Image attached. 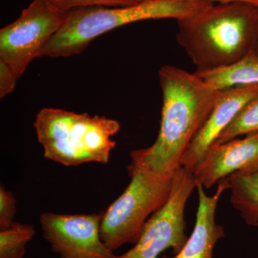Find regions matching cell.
I'll use <instances>...</instances> for the list:
<instances>
[{
	"mask_svg": "<svg viewBox=\"0 0 258 258\" xmlns=\"http://www.w3.org/2000/svg\"><path fill=\"white\" fill-rule=\"evenodd\" d=\"M162 91L160 128L151 147L130 153L132 163L157 175L173 174L181 167L185 152L208 118L219 91L196 74L175 66L159 70Z\"/></svg>",
	"mask_w": 258,
	"mask_h": 258,
	"instance_id": "obj_1",
	"label": "cell"
},
{
	"mask_svg": "<svg viewBox=\"0 0 258 258\" xmlns=\"http://www.w3.org/2000/svg\"><path fill=\"white\" fill-rule=\"evenodd\" d=\"M177 22L176 40L196 71L225 67L254 52L258 8L254 5L220 3Z\"/></svg>",
	"mask_w": 258,
	"mask_h": 258,
	"instance_id": "obj_2",
	"label": "cell"
},
{
	"mask_svg": "<svg viewBox=\"0 0 258 258\" xmlns=\"http://www.w3.org/2000/svg\"><path fill=\"white\" fill-rule=\"evenodd\" d=\"M208 0H147L122 8L88 7L71 10L40 57H70L82 53L97 37L128 24L149 20H184L208 9Z\"/></svg>",
	"mask_w": 258,
	"mask_h": 258,
	"instance_id": "obj_3",
	"label": "cell"
},
{
	"mask_svg": "<svg viewBox=\"0 0 258 258\" xmlns=\"http://www.w3.org/2000/svg\"><path fill=\"white\" fill-rule=\"evenodd\" d=\"M34 128L45 159L76 166L107 164L116 146L113 137L120 126L117 120L105 116L44 108L35 116Z\"/></svg>",
	"mask_w": 258,
	"mask_h": 258,
	"instance_id": "obj_4",
	"label": "cell"
},
{
	"mask_svg": "<svg viewBox=\"0 0 258 258\" xmlns=\"http://www.w3.org/2000/svg\"><path fill=\"white\" fill-rule=\"evenodd\" d=\"M128 171L130 183L101 220V239L112 252L138 242L148 217L166 203L172 189L174 174L157 175L133 163Z\"/></svg>",
	"mask_w": 258,
	"mask_h": 258,
	"instance_id": "obj_5",
	"label": "cell"
},
{
	"mask_svg": "<svg viewBox=\"0 0 258 258\" xmlns=\"http://www.w3.org/2000/svg\"><path fill=\"white\" fill-rule=\"evenodd\" d=\"M62 13L47 0H33L15 22L0 30V60L19 79L63 23Z\"/></svg>",
	"mask_w": 258,
	"mask_h": 258,
	"instance_id": "obj_6",
	"label": "cell"
},
{
	"mask_svg": "<svg viewBox=\"0 0 258 258\" xmlns=\"http://www.w3.org/2000/svg\"><path fill=\"white\" fill-rule=\"evenodd\" d=\"M197 188L192 173L181 166L174 175L172 189L166 203L144 224L133 248L115 258H157L166 249L177 254L189 237L185 234L184 209Z\"/></svg>",
	"mask_w": 258,
	"mask_h": 258,
	"instance_id": "obj_7",
	"label": "cell"
},
{
	"mask_svg": "<svg viewBox=\"0 0 258 258\" xmlns=\"http://www.w3.org/2000/svg\"><path fill=\"white\" fill-rule=\"evenodd\" d=\"M103 215L45 212L40 218L42 236L59 258H115L101 239Z\"/></svg>",
	"mask_w": 258,
	"mask_h": 258,
	"instance_id": "obj_8",
	"label": "cell"
},
{
	"mask_svg": "<svg viewBox=\"0 0 258 258\" xmlns=\"http://www.w3.org/2000/svg\"><path fill=\"white\" fill-rule=\"evenodd\" d=\"M258 95V85L235 86L219 91L208 118L189 144L181 166L193 172L222 132L249 101Z\"/></svg>",
	"mask_w": 258,
	"mask_h": 258,
	"instance_id": "obj_9",
	"label": "cell"
},
{
	"mask_svg": "<svg viewBox=\"0 0 258 258\" xmlns=\"http://www.w3.org/2000/svg\"><path fill=\"white\" fill-rule=\"evenodd\" d=\"M258 166V133L213 146L192 174L205 189L235 171Z\"/></svg>",
	"mask_w": 258,
	"mask_h": 258,
	"instance_id": "obj_10",
	"label": "cell"
},
{
	"mask_svg": "<svg viewBox=\"0 0 258 258\" xmlns=\"http://www.w3.org/2000/svg\"><path fill=\"white\" fill-rule=\"evenodd\" d=\"M218 183L216 192L211 197L205 193L203 185L197 183L199 206L192 233L179 253L174 257L164 256L162 258H213L215 244L225 237L224 227L215 221L217 204L222 193L230 189L225 178Z\"/></svg>",
	"mask_w": 258,
	"mask_h": 258,
	"instance_id": "obj_11",
	"label": "cell"
},
{
	"mask_svg": "<svg viewBox=\"0 0 258 258\" xmlns=\"http://www.w3.org/2000/svg\"><path fill=\"white\" fill-rule=\"evenodd\" d=\"M225 179L232 207L247 225L258 227V166L235 171Z\"/></svg>",
	"mask_w": 258,
	"mask_h": 258,
	"instance_id": "obj_12",
	"label": "cell"
},
{
	"mask_svg": "<svg viewBox=\"0 0 258 258\" xmlns=\"http://www.w3.org/2000/svg\"><path fill=\"white\" fill-rule=\"evenodd\" d=\"M195 74L215 91L258 85V57L254 52H251L230 66L212 71H195Z\"/></svg>",
	"mask_w": 258,
	"mask_h": 258,
	"instance_id": "obj_13",
	"label": "cell"
},
{
	"mask_svg": "<svg viewBox=\"0 0 258 258\" xmlns=\"http://www.w3.org/2000/svg\"><path fill=\"white\" fill-rule=\"evenodd\" d=\"M35 235L31 224L13 222L8 228L0 230V258H24L27 244Z\"/></svg>",
	"mask_w": 258,
	"mask_h": 258,
	"instance_id": "obj_14",
	"label": "cell"
},
{
	"mask_svg": "<svg viewBox=\"0 0 258 258\" xmlns=\"http://www.w3.org/2000/svg\"><path fill=\"white\" fill-rule=\"evenodd\" d=\"M255 133H258V95L237 113L213 146L230 142L239 136Z\"/></svg>",
	"mask_w": 258,
	"mask_h": 258,
	"instance_id": "obj_15",
	"label": "cell"
},
{
	"mask_svg": "<svg viewBox=\"0 0 258 258\" xmlns=\"http://www.w3.org/2000/svg\"><path fill=\"white\" fill-rule=\"evenodd\" d=\"M56 9L62 13L88 7L122 8L140 4L147 0H47Z\"/></svg>",
	"mask_w": 258,
	"mask_h": 258,
	"instance_id": "obj_16",
	"label": "cell"
},
{
	"mask_svg": "<svg viewBox=\"0 0 258 258\" xmlns=\"http://www.w3.org/2000/svg\"><path fill=\"white\" fill-rule=\"evenodd\" d=\"M16 213V199L11 191L0 186V230L8 228L13 224Z\"/></svg>",
	"mask_w": 258,
	"mask_h": 258,
	"instance_id": "obj_17",
	"label": "cell"
},
{
	"mask_svg": "<svg viewBox=\"0 0 258 258\" xmlns=\"http://www.w3.org/2000/svg\"><path fill=\"white\" fill-rule=\"evenodd\" d=\"M19 80L9 66L0 60V98H3L14 91Z\"/></svg>",
	"mask_w": 258,
	"mask_h": 258,
	"instance_id": "obj_18",
	"label": "cell"
},
{
	"mask_svg": "<svg viewBox=\"0 0 258 258\" xmlns=\"http://www.w3.org/2000/svg\"><path fill=\"white\" fill-rule=\"evenodd\" d=\"M208 1L212 2L214 3L215 2L219 3H246V4L254 5L258 8V0H208Z\"/></svg>",
	"mask_w": 258,
	"mask_h": 258,
	"instance_id": "obj_19",
	"label": "cell"
},
{
	"mask_svg": "<svg viewBox=\"0 0 258 258\" xmlns=\"http://www.w3.org/2000/svg\"><path fill=\"white\" fill-rule=\"evenodd\" d=\"M254 53H255V55H257V57H258V36H257V43H256L255 49H254Z\"/></svg>",
	"mask_w": 258,
	"mask_h": 258,
	"instance_id": "obj_20",
	"label": "cell"
}]
</instances>
